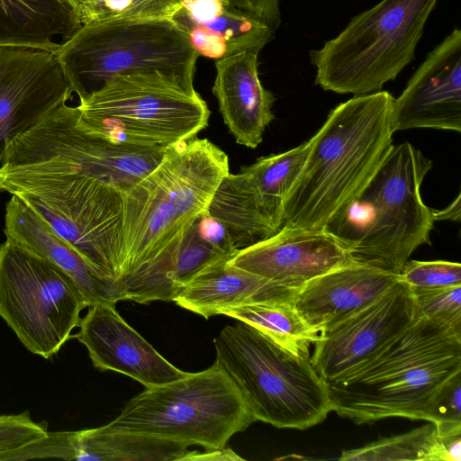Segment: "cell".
Segmentation results:
<instances>
[{"label": "cell", "mask_w": 461, "mask_h": 461, "mask_svg": "<svg viewBox=\"0 0 461 461\" xmlns=\"http://www.w3.org/2000/svg\"><path fill=\"white\" fill-rule=\"evenodd\" d=\"M394 98L354 95L332 109L310 139L303 169L285 202L282 228L323 230L366 186L392 149Z\"/></svg>", "instance_id": "cell-1"}, {"label": "cell", "mask_w": 461, "mask_h": 461, "mask_svg": "<svg viewBox=\"0 0 461 461\" xmlns=\"http://www.w3.org/2000/svg\"><path fill=\"white\" fill-rule=\"evenodd\" d=\"M461 374V330L415 316L376 354L327 383L332 411L357 424L392 417L431 420L435 400Z\"/></svg>", "instance_id": "cell-2"}, {"label": "cell", "mask_w": 461, "mask_h": 461, "mask_svg": "<svg viewBox=\"0 0 461 461\" xmlns=\"http://www.w3.org/2000/svg\"><path fill=\"white\" fill-rule=\"evenodd\" d=\"M229 170L228 155L208 139L167 146L158 166L122 194L118 279L152 262L206 214Z\"/></svg>", "instance_id": "cell-3"}, {"label": "cell", "mask_w": 461, "mask_h": 461, "mask_svg": "<svg viewBox=\"0 0 461 461\" xmlns=\"http://www.w3.org/2000/svg\"><path fill=\"white\" fill-rule=\"evenodd\" d=\"M431 167L410 142L393 145L366 186L324 230L353 262L400 275L412 252L430 244L435 221L420 186Z\"/></svg>", "instance_id": "cell-4"}, {"label": "cell", "mask_w": 461, "mask_h": 461, "mask_svg": "<svg viewBox=\"0 0 461 461\" xmlns=\"http://www.w3.org/2000/svg\"><path fill=\"white\" fill-rule=\"evenodd\" d=\"M213 345L215 362L236 384L256 421L305 429L332 411L328 384L310 357L286 350L243 321L224 327Z\"/></svg>", "instance_id": "cell-5"}, {"label": "cell", "mask_w": 461, "mask_h": 461, "mask_svg": "<svg viewBox=\"0 0 461 461\" xmlns=\"http://www.w3.org/2000/svg\"><path fill=\"white\" fill-rule=\"evenodd\" d=\"M78 99L122 74L162 73L194 87L197 53L170 18L82 24L55 52Z\"/></svg>", "instance_id": "cell-6"}, {"label": "cell", "mask_w": 461, "mask_h": 461, "mask_svg": "<svg viewBox=\"0 0 461 461\" xmlns=\"http://www.w3.org/2000/svg\"><path fill=\"white\" fill-rule=\"evenodd\" d=\"M439 0H382L354 16L333 39L310 51L315 84L361 95L380 91L414 59Z\"/></svg>", "instance_id": "cell-7"}, {"label": "cell", "mask_w": 461, "mask_h": 461, "mask_svg": "<svg viewBox=\"0 0 461 461\" xmlns=\"http://www.w3.org/2000/svg\"><path fill=\"white\" fill-rule=\"evenodd\" d=\"M255 421L236 384L214 361L205 370L146 388L105 427L212 450L225 447Z\"/></svg>", "instance_id": "cell-8"}, {"label": "cell", "mask_w": 461, "mask_h": 461, "mask_svg": "<svg viewBox=\"0 0 461 461\" xmlns=\"http://www.w3.org/2000/svg\"><path fill=\"white\" fill-rule=\"evenodd\" d=\"M78 120L95 133L147 147L196 137L210 110L195 89L162 73L118 75L79 100Z\"/></svg>", "instance_id": "cell-9"}, {"label": "cell", "mask_w": 461, "mask_h": 461, "mask_svg": "<svg viewBox=\"0 0 461 461\" xmlns=\"http://www.w3.org/2000/svg\"><path fill=\"white\" fill-rule=\"evenodd\" d=\"M165 149L92 132L79 122L77 106L65 103L9 144L0 168L90 176L124 194L158 166Z\"/></svg>", "instance_id": "cell-10"}, {"label": "cell", "mask_w": 461, "mask_h": 461, "mask_svg": "<svg viewBox=\"0 0 461 461\" xmlns=\"http://www.w3.org/2000/svg\"><path fill=\"white\" fill-rule=\"evenodd\" d=\"M5 190L117 281L123 237L122 194L117 188L74 174L23 173L12 176Z\"/></svg>", "instance_id": "cell-11"}, {"label": "cell", "mask_w": 461, "mask_h": 461, "mask_svg": "<svg viewBox=\"0 0 461 461\" xmlns=\"http://www.w3.org/2000/svg\"><path fill=\"white\" fill-rule=\"evenodd\" d=\"M86 307L52 263L8 239L0 246V317L31 353L46 359L57 354Z\"/></svg>", "instance_id": "cell-12"}, {"label": "cell", "mask_w": 461, "mask_h": 461, "mask_svg": "<svg viewBox=\"0 0 461 461\" xmlns=\"http://www.w3.org/2000/svg\"><path fill=\"white\" fill-rule=\"evenodd\" d=\"M308 140L229 173L218 185L208 208L232 242L249 246L277 232L285 202L304 165Z\"/></svg>", "instance_id": "cell-13"}, {"label": "cell", "mask_w": 461, "mask_h": 461, "mask_svg": "<svg viewBox=\"0 0 461 461\" xmlns=\"http://www.w3.org/2000/svg\"><path fill=\"white\" fill-rule=\"evenodd\" d=\"M414 318L411 288L400 278L371 304L320 331L311 362L325 383L339 379L366 363Z\"/></svg>", "instance_id": "cell-14"}, {"label": "cell", "mask_w": 461, "mask_h": 461, "mask_svg": "<svg viewBox=\"0 0 461 461\" xmlns=\"http://www.w3.org/2000/svg\"><path fill=\"white\" fill-rule=\"evenodd\" d=\"M56 54L0 48V162L9 144L72 96Z\"/></svg>", "instance_id": "cell-15"}, {"label": "cell", "mask_w": 461, "mask_h": 461, "mask_svg": "<svg viewBox=\"0 0 461 461\" xmlns=\"http://www.w3.org/2000/svg\"><path fill=\"white\" fill-rule=\"evenodd\" d=\"M461 131V31L453 30L428 53L393 100L391 129Z\"/></svg>", "instance_id": "cell-16"}, {"label": "cell", "mask_w": 461, "mask_h": 461, "mask_svg": "<svg viewBox=\"0 0 461 461\" xmlns=\"http://www.w3.org/2000/svg\"><path fill=\"white\" fill-rule=\"evenodd\" d=\"M353 262L344 246L323 230L281 228L274 235L237 249L229 258L236 267L290 289Z\"/></svg>", "instance_id": "cell-17"}, {"label": "cell", "mask_w": 461, "mask_h": 461, "mask_svg": "<svg viewBox=\"0 0 461 461\" xmlns=\"http://www.w3.org/2000/svg\"><path fill=\"white\" fill-rule=\"evenodd\" d=\"M71 336L87 349L95 367L131 377L146 388L161 385L187 375L163 357L118 313L115 305L89 306Z\"/></svg>", "instance_id": "cell-18"}, {"label": "cell", "mask_w": 461, "mask_h": 461, "mask_svg": "<svg viewBox=\"0 0 461 461\" xmlns=\"http://www.w3.org/2000/svg\"><path fill=\"white\" fill-rule=\"evenodd\" d=\"M4 232L6 239L44 258L66 274L87 307L97 303L115 305L123 301L113 277L87 261L16 195L6 203Z\"/></svg>", "instance_id": "cell-19"}, {"label": "cell", "mask_w": 461, "mask_h": 461, "mask_svg": "<svg viewBox=\"0 0 461 461\" xmlns=\"http://www.w3.org/2000/svg\"><path fill=\"white\" fill-rule=\"evenodd\" d=\"M399 279V275L351 262L306 283L293 303L320 332L371 304Z\"/></svg>", "instance_id": "cell-20"}, {"label": "cell", "mask_w": 461, "mask_h": 461, "mask_svg": "<svg viewBox=\"0 0 461 461\" xmlns=\"http://www.w3.org/2000/svg\"><path fill=\"white\" fill-rule=\"evenodd\" d=\"M258 53L243 51L216 60L212 86L223 122L236 142L255 149L275 118L274 95L258 76Z\"/></svg>", "instance_id": "cell-21"}, {"label": "cell", "mask_w": 461, "mask_h": 461, "mask_svg": "<svg viewBox=\"0 0 461 461\" xmlns=\"http://www.w3.org/2000/svg\"><path fill=\"white\" fill-rule=\"evenodd\" d=\"M230 257L221 256L201 268L173 302L205 319L241 305L293 303L298 290L236 267L229 263Z\"/></svg>", "instance_id": "cell-22"}, {"label": "cell", "mask_w": 461, "mask_h": 461, "mask_svg": "<svg viewBox=\"0 0 461 461\" xmlns=\"http://www.w3.org/2000/svg\"><path fill=\"white\" fill-rule=\"evenodd\" d=\"M225 253L209 235L201 217L187 232L149 264L118 279L123 300L139 303L173 301L201 268Z\"/></svg>", "instance_id": "cell-23"}, {"label": "cell", "mask_w": 461, "mask_h": 461, "mask_svg": "<svg viewBox=\"0 0 461 461\" xmlns=\"http://www.w3.org/2000/svg\"><path fill=\"white\" fill-rule=\"evenodd\" d=\"M170 19L185 32L198 56L216 60L243 51L259 53L275 35L269 25L225 0L195 17L177 9Z\"/></svg>", "instance_id": "cell-24"}, {"label": "cell", "mask_w": 461, "mask_h": 461, "mask_svg": "<svg viewBox=\"0 0 461 461\" xmlns=\"http://www.w3.org/2000/svg\"><path fill=\"white\" fill-rule=\"evenodd\" d=\"M81 25L68 0H0V48L55 53Z\"/></svg>", "instance_id": "cell-25"}, {"label": "cell", "mask_w": 461, "mask_h": 461, "mask_svg": "<svg viewBox=\"0 0 461 461\" xmlns=\"http://www.w3.org/2000/svg\"><path fill=\"white\" fill-rule=\"evenodd\" d=\"M73 460L184 461L188 446L156 437L113 430L104 426L71 430Z\"/></svg>", "instance_id": "cell-26"}, {"label": "cell", "mask_w": 461, "mask_h": 461, "mask_svg": "<svg viewBox=\"0 0 461 461\" xmlns=\"http://www.w3.org/2000/svg\"><path fill=\"white\" fill-rule=\"evenodd\" d=\"M223 315L255 327L299 356L310 357V345L319 337V332L303 319L293 303L241 305L227 310Z\"/></svg>", "instance_id": "cell-27"}, {"label": "cell", "mask_w": 461, "mask_h": 461, "mask_svg": "<svg viewBox=\"0 0 461 461\" xmlns=\"http://www.w3.org/2000/svg\"><path fill=\"white\" fill-rule=\"evenodd\" d=\"M411 431L383 438L363 447L343 450L339 460L447 461L437 426L430 421Z\"/></svg>", "instance_id": "cell-28"}, {"label": "cell", "mask_w": 461, "mask_h": 461, "mask_svg": "<svg viewBox=\"0 0 461 461\" xmlns=\"http://www.w3.org/2000/svg\"><path fill=\"white\" fill-rule=\"evenodd\" d=\"M184 0H85L77 12L82 24L110 19L170 18Z\"/></svg>", "instance_id": "cell-29"}, {"label": "cell", "mask_w": 461, "mask_h": 461, "mask_svg": "<svg viewBox=\"0 0 461 461\" xmlns=\"http://www.w3.org/2000/svg\"><path fill=\"white\" fill-rule=\"evenodd\" d=\"M415 316L461 330V285L413 288Z\"/></svg>", "instance_id": "cell-30"}, {"label": "cell", "mask_w": 461, "mask_h": 461, "mask_svg": "<svg viewBox=\"0 0 461 461\" xmlns=\"http://www.w3.org/2000/svg\"><path fill=\"white\" fill-rule=\"evenodd\" d=\"M399 276L411 289L461 285V265L445 260L408 259Z\"/></svg>", "instance_id": "cell-31"}, {"label": "cell", "mask_w": 461, "mask_h": 461, "mask_svg": "<svg viewBox=\"0 0 461 461\" xmlns=\"http://www.w3.org/2000/svg\"><path fill=\"white\" fill-rule=\"evenodd\" d=\"M46 421L36 422L29 411L0 415V455L16 450L48 434Z\"/></svg>", "instance_id": "cell-32"}, {"label": "cell", "mask_w": 461, "mask_h": 461, "mask_svg": "<svg viewBox=\"0 0 461 461\" xmlns=\"http://www.w3.org/2000/svg\"><path fill=\"white\" fill-rule=\"evenodd\" d=\"M57 458L73 460L71 430L48 432L23 447L0 455V461Z\"/></svg>", "instance_id": "cell-33"}, {"label": "cell", "mask_w": 461, "mask_h": 461, "mask_svg": "<svg viewBox=\"0 0 461 461\" xmlns=\"http://www.w3.org/2000/svg\"><path fill=\"white\" fill-rule=\"evenodd\" d=\"M430 422L438 427L461 425V374L450 380L438 394Z\"/></svg>", "instance_id": "cell-34"}, {"label": "cell", "mask_w": 461, "mask_h": 461, "mask_svg": "<svg viewBox=\"0 0 461 461\" xmlns=\"http://www.w3.org/2000/svg\"><path fill=\"white\" fill-rule=\"evenodd\" d=\"M226 3L269 25L276 31L281 24L279 0H225Z\"/></svg>", "instance_id": "cell-35"}, {"label": "cell", "mask_w": 461, "mask_h": 461, "mask_svg": "<svg viewBox=\"0 0 461 461\" xmlns=\"http://www.w3.org/2000/svg\"><path fill=\"white\" fill-rule=\"evenodd\" d=\"M222 460H244L241 456L236 454L232 449L228 447L206 450L200 452L194 450L187 457L186 461H222Z\"/></svg>", "instance_id": "cell-36"}, {"label": "cell", "mask_w": 461, "mask_h": 461, "mask_svg": "<svg viewBox=\"0 0 461 461\" xmlns=\"http://www.w3.org/2000/svg\"><path fill=\"white\" fill-rule=\"evenodd\" d=\"M434 221H459L461 219V194L446 208L442 210L432 209Z\"/></svg>", "instance_id": "cell-37"}, {"label": "cell", "mask_w": 461, "mask_h": 461, "mask_svg": "<svg viewBox=\"0 0 461 461\" xmlns=\"http://www.w3.org/2000/svg\"><path fill=\"white\" fill-rule=\"evenodd\" d=\"M68 1L75 9L78 5H80L85 0H68Z\"/></svg>", "instance_id": "cell-38"}]
</instances>
